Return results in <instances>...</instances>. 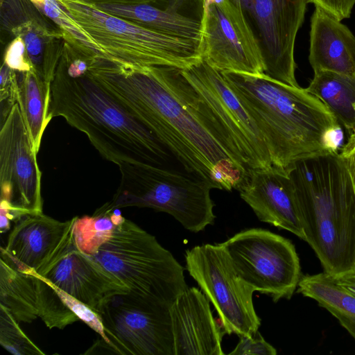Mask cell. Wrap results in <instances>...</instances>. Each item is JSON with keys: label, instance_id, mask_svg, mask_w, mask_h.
Masks as SVG:
<instances>
[{"label": "cell", "instance_id": "1", "mask_svg": "<svg viewBox=\"0 0 355 355\" xmlns=\"http://www.w3.org/2000/svg\"><path fill=\"white\" fill-rule=\"evenodd\" d=\"M130 109L192 177L231 191L248 171L225 130L180 68L96 57L86 73Z\"/></svg>", "mask_w": 355, "mask_h": 355}, {"label": "cell", "instance_id": "2", "mask_svg": "<svg viewBox=\"0 0 355 355\" xmlns=\"http://www.w3.org/2000/svg\"><path fill=\"white\" fill-rule=\"evenodd\" d=\"M220 72L263 136L272 166L288 172L300 161L338 153L340 125L306 88L264 74Z\"/></svg>", "mask_w": 355, "mask_h": 355}, {"label": "cell", "instance_id": "3", "mask_svg": "<svg viewBox=\"0 0 355 355\" xmlns=\"http://www.w3.org/2000/svg\"><path fill=\"white\" fill-rule=\"evenodd\" d=\"M50 116L84 132L105 159L165 168L172 153L130 109L87 73L69 76L60 63L51 83Z\"/></svg>", "mask_w": 355, "mask_h": 355}, {"label": "cell", "instance_id": "4", "mask_svg": "<svg viewBox=\"0 0 355 355\" xmlns=\"http://www.w3.org/2000/svg\"><path fill=\"white\" fill-rule=\"evenodd\" d=\"M288 173L304 241L324 272L336 278L355 270V193L339 153L300 161Z\"/></svg>", "mask_w": 355, "mask_h": 355}, {"label": "cell", "instance_id": "5", "mask_svg": "<svg viewBox=\"0 0 355 355\" xmlns=\"http://www.w3.org/2000/svg\"><path fill=\"white\" fill-rule=\"evenodd\" d=\"M92 257L131 293L170 306L188 288L184 268L171 252L126 218Z\"/></svg>", "mask_w": 355, "mask_h": 355}, {"label": "cell", "instance_id": "6", "mask_svg": "<svg viewBox=\"0 0 355 355\" xmlns=\"http://www.w3.org/2000/svg\"><path fill=\"white\" fill-rule=\"evenodd\" d=\"M91 37L104 58L138 66L184 69L202 59L194 44L110 15L82 0H56Z\"/></svg>", "mask_w": 355, "mask_h": 355}, {"label": "cell", "instance_id": "7", "mask_svg": "<svg viewBox=\"0 0 355 355\" xmlns=\"http://www.w3.org/2000/svg\"><path fill=\"white\" fill-rule=\"evenodd\" d=\"M118 166L120 184L108 202L112 208L147 207L166 212L194 233L214 223L212 188L206 182L148 164L122 162Z\"/></svg>", "mask_w": 355, "mask_h": 355}, {"label": "cell", "instance_id": "8", "mask_svg": "<svg viewBox=\"0 0 355 355\" xmlns=\"http://www.w3.org/2000/svg\"><path fill=\"white\" fill-rule=\"evenodd\" d=\"M239 275L274 302L290 300L302 277L293 243L269 230L250 228L221 243Z\"/></svg>", "mask_w": 355, "mask_h": 355}, {"label": "cell", "instance_id": "9", "mask_svg": "<svg viewBox=\"0 0 355 355\" xmlns=\"http://www.w3.org/2000/svg\"><path fill=\"white\" fill-rule=\"evenodd\" d=\"M186 268L214 305L228 335L252 336L261 320L253 304L254 291L237 273L220 243L196 245L185 252Z\"/></svg>", "mask_w": 355, "mask_h": 355}, {"label": "cell", "instance_id": "10", "mask_svg": "<svg viewBox=\"0 0 355 355\" xmlns=\"http://www.w3.org/2000/svg\"><path fill=\"white\" fill-rule=\"evenodd\" d=\"M121 355H175L170 306L131 292L112 297L98 313Z\"/></svg>", "mask_w": 355, "mask_h": 355}, {"label": "cell", "instance_id": "11", "mask_svg": "<svg viewBox=\"0 0 355 355\" xmlns=\"http://www.w3.org/2000/svg\"><path fill=\"white\" fill-rule=\"evenodd\" d=\"M243 13L261 51L264 75L299 87L294 58L296 36L309 0H229Z\"/></svg>", "mask_w": 355, "mask_h": 355}, {"label": "cell", "instance_id": "12", "mask_svg": "<svg viewBox=\"0 0 355 355\" xmlns=\"http://www.w3.org/2000/svg\"><path fill=\"white\" fill-rule=\"evenodd\" d=\"M181 69L225 130L243 167L248 171L271 167L263 136L220 72L203 59Z\"/></svg>", "mask_w": 355, "mask_h": 355}, {"label": "cell", "instance_id": "13", "mask_svg": "<svg viewBox=\"0 0 355 355\" xmlns=\"http://www.w3.org/2000/svg\"><path fill=\"white\" fill-rule=\"evenodd\" d=\"M37 153L16 103L1 121V200L7 202L18 220L42 213V172Z\"/></svg>", "mask_w": 355, "mask_h": 355}, {"label": "cell", "instance_id": "14", "mask_svg": "<svg viewBox=\"0 0 355 355\" xmlns=\"http://www.w3.org/2000/svg\"><path fill=\"white\" fill-rule=\"evenodd\" d=\"M202 59L219 71L264 74L260 49L243 13L229 0H206Z\"/></svg>", "mask_w": 355, "mask_h": 355}, {"label": "cell", "instance_id": "15", "mask_svg": "<svg viewBox=\"0 0 355 355\" xmlns=\"http://www.w3.org/2000/svg\"><path fill=\"white\" fill-rule=\"evenodd\" d=\"M77 217L61 222L43 213L22 216L1 247L0 258L19 271L44 277L75 244Z\"/></svg>", "mask_w": 355, "mask_h": 355}, {"label": "cell", "instance_id": "16", "mask_svg": "<svg viewBox=\"0 0 355 355\" xmlns=\"http://www.w3.org/2000/svg\"><path fill=\"white\" fill-rule=\"evenodd\" d=\"M0 305L18 322L31 323L40 318L49 329H63L79 320L47 279L34 272L19 271L1 258Z\"/></svg>", "mask_w": 355, "mask_h": 355}, {"label": "cell", "instance_id": "17", "mask_svg": "<svg viewBox=\"0 0 355 355\" xmlns=\"http://www.w3.org/2000/svg\"><path fill=\"white\" fill-rule=\"evenodd\" d=\"M237 191L259 220L304 241L297 200L287 171L274 166L248 171Z\"/></svg>", "mask_w": 355, "mask_h": 355}, {"label": "cell", "instance_id": "18", "mask_svg": "<svg viewBox=\"0 0 355 355\" xmlns=\"http://www.w3.org/2000/svg\"><path fill=\"white\" fill-rule=\"evenodd\" d=\"M175 355H224L225 332L214 318L210 302L196 287H188L170 306Z\"/></svg>", "mask_w": 355, "mask_h": 355}, {"label": "cell", "instance_id": "19", "mask_svg": "<svg viewBox=\"0 0 355 355\" xmlns=\"http://www.w3.org/2000/svg\"><path fill=\"white\" fill-rule=\"evenodd\" d=\"M43 277L97 313L112 297L130 292L119 279L92 256L79 250L76 244Z\"/></svg>", "mask_w": 355, "mask_h": 355}, {"label": "cell", "instance_id": "20", "mask_svg": "<svg viewBox=\"0 0 355 355\" xmlns=\"http://www.w3.org/2000/svg\"><path fill=\"white\" fill-rule=\"evenodd\" d=\"M309 60L313 71L355 74V36L341 21L318 7L311 18Z\"/></svg>", "mask_w": 355, "mask_h": 355}, {"label": "cell", "instance_id": "21", "mask_svg": "<svg viewBox=\"0 0 355 355\" xmlns=\"http://www.w3.org/2000/svg\"><path fill=\"white\" fill-rule=\"evenodd\" d=\"M306 89L327 107L350 135L355 133V74L314 71Z\"/></svg>", "mask_w": 355, "mask_h": 355}, {"label": "cell", "instance_id": "22", "mask_svg": "<svg viewBox=\"0 0 355 355\" xmlns=\"http://www.w3.org/2000/svg\"><path fill=\"white\" fill-rule=\"evenodd\" d=\"M19 104L26 125L37 153L50 116L51 83L34 69L17 71Z\"/></svg>", "mask_w": 355, "mask_h": 355}, {"label": "cell", "instance_id": "23", "mask_svg": "<svg viewBox=\"0 0 355 355\" xmlns=\"http://www.w3.org/2000/svg\"><path fill=\"white\" fill-rule=\"evenodd\" d=\"M297 292L327 310L355 340V295L324 272L302 275Z\"/></svg>", "mask_w": 355, "mask_h": 355}, {"label": "cell", "instance_id": "24", "mask_svg": "<svg viewBox=\"0 0 355 355\" xmlns=\"http://www.w3.org/2000/svg\"><path fill=\"white\" fill-rule=\"evenodd\" d=\"M124 219L119 208H112L109 202L96 209L92 216L77 217L73 227L76 246L93 256Z\"/></svg>", "mask_w": 355, "mask_h": 355}, {"label": "cell", "instance_id": "25", "mask_svg": "<svg viewBox=\"0 0 355 355\" xmlns=\"http://www.w3.org/2000/svg\"><path fill=\"white\" fill-rule=\"evenodd\" d=\"M59 28L71 50L86 60L104 55L96 43L56 0H28Z\"/></svg>", "mask_w": 355, "mask_h": 355}, {"label": "cell", "instance_id": "26", "mask_svg": "<svg viewBox=\"0 0 355 355\" xmlns=\"http://www.w3.org/2000/svg\"><path fill=\"white\" fill-rule=\"evenodd\" d=\"M0 344L14 355H44L23 331L19 322L3 306L0 305Z\"/></svg>", "mask_w": 355, "mask_h": 355}, {"label": "cell", "instance_id": "27", "mask_svg": "<svg viewBox=\"0 0 355 355\" xmlns=\"http://www.w3.org/2000/svg\"><path fill=\"white\" fill-rule=\"evenodd\" d=\"M12 31L16 36L19 35L22 37L33 69L44 78V68L46 56L43 47L44 38L50 37L52 35L51 32H48L31 20L19 24Z\"/></svg>", "mask_w": 355, "mask_h": 355}, {"label": "cell", "instance_id": "28", "mask_svg": "<svg viewBox=\"0 0 355 355\" xmlns=\"http://www.w3.org/2000/svg\"><path fill=\"white\" fill-rule=\"evenodd\" d=\"M55 288L63 302L77 315L79 320L87 324L98 333L102 338L110 343L99 314L83 302L58 288L55 287Z\"/></svg>", "mask_w": 355, "mask_h": 355}, {"label": "cell", "instance_id": "29", "mask_svg": "<svg viewBox=\"0 0 355 355\" xmlns=\"http://www.w3.org/2000/svg\"><path fill=\"white\" fill-rule=\"evenodd\" d=\"M1 121L17 103L18 80L17 71L3 63L0 75Z\"/></svg>", "mask_w": 355, "mask_h": 355}, {"label": "cell", "instance_id": "30", "mask_svg": "<svg viewBox=\"0 0 355 355\" xmlns=\"http://www.w3.org/2000/svg\"><path fill=\"white\" fill-rule=\"evenodd\" d=\"M276 349L258 331L252 336H241L239 341L229 355H276Z\"/></svg>", "mask_w": 355, "mask_h": 355}, {"label": "cell", "instance_id": "31", "mask_svg": "<svg viewBox=\"0 0 355 355\" xmlns=\"http://www.w3.org/2000/svg\"><path fill=\"white\" fill-rule=\"evenodd\" d=\"M3 63L19 72H26L33 69L27 55L24 42L21 36H16L8 46Z\"/></svg>", "mask_w": 355, "mask_h": 355}, {"label": "cell", "instance_id": "32", "mask_svg": "<svg viewBox=\"0 0 355 355\" xmlns=\"http://www.w3.org/2000/svg\"><path fill=\"white\" fill-rule=\"evenodd\" d=\"M314 4L336 17L339 21L349 18L355 5V0H309Z\"/></svg>", "mask_w": 355, "mask_h": 355}, {"label": "cell", "instance_id": "33", "mask_svg": "<svg viewBox=\"0 0 355 355\" xmlns=\"http://www.w3.org/2000/svg\"><path fill=\"white\" fill-rule=\"evenodd\" d=\"M339 155L349 175L355 193V133L349 136Z\"/></svg>", "mask_w": 355, "mask_h": 355}, {"label": "cell", "instance_id": "34", "mask_svg": "<svg viewBox=\"0 0 355 355\" xmlns=\"http://www.w3.org/2000/svg\"><path fill=\"white\" fill-rule=\"evenodd\" d=\"M84 354H118L115 349L106 340L101 337L96 340L94 343L89 347Z\"/></svg>", "mask_w": 355, "mask_h": 355}, {"label": "cell", "instance_id": "35", "mask_svg": "<svg viewBox=\"0 0 355 355\" xmlns=\"http://www.w3.org/2000/svg\"><path fill=\"white\" fill-rule=\"evenodd\" d=\"M87 3L94 5L114 4L121 6H135L151 3L156 0H82Z\"/></svg>", "mask_w": 355, "mask_h": 355}, {"label": "cell", "instance_id": "36", "mask_svg": "<svg viewBox=\"0 0 355 355\" xmlns=\"http://www.w3.org/2000/svg\"><path fill=\"white\" fill-rule=\"evenodd\" d=\"M334 279L339 285L355 295V270L346 272Z\"/></svg>", "mask_w": 355, "mask_h": 355}]
</instances>
